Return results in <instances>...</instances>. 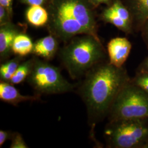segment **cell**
<instances>
[{
    "label": "cell",
    "instance_id": "30bf717a",
    "mask_svg": "<svg viewBox=\"0 0 148 148\" xmlns=\"http://www.w3.org/2000/svg\"><path fill=\"white\" fill-rule=\"evenodd\" d=\"M40 95H24L10 82L1 81L0 82V99L12 106H16L25 101H34L40 100Z\"/></svg>",
    "mask_w": 148,
    "mask_h": 148
},
{
    "label": "cell",
    "instance_id": "ac0fdd59",
    "mask_svg": "<svg viewBox=\"0 0 148 148\" xmlns=\"http://www.w3.org/2000/svg\"><path fill=\"white\" fill-rule=\"evenodd\" d=\"M11 148H28L21 134L18 132L13 133L11 137Z\"/></svg>",
    "mask_w": 148,
    "mask_h": 148
},
{
    "label": "cell",
    "instance_id": "8fae6325",
    "mask_svg": "<svg viewBox=\"0 0 148 148\" xmlns=\"http://www.w3.org/2000/svg\"><path fill=\"white\" fill-rule=\"evenodd\" d=\"M125 5L132 16L134 32H140L148 18V0H127Z\"/></svg>",
    "mask_w": 148,
    "mask_h": 148
},
{
    "label": "cell",
    "instance_id": "4fadbf2b",
    "mask_svg": "<svg viewBox=\"0 0 148 148\" xmlns=\"http://www.w3.org/2000/svg\"><path fill=\"white\" fill-rule=\"evenodd\" d=\"M27 21L34 27H41L48 21V13L41 5H32L26 14Z\"/></svg>",
    "mask_w": 148,
    "mask_h": 148
},
{
    "label": "cell",
    "instance_id": "7a4b0ae2",
    "mask_svg": "<svg viewBox=\"0 0 148 148\" xmlns=\"http://www.w3.org/2000/svg\"><path fill=\"white\" fill-rule=\"evenodd\" d=\"M95 8L90 0H49L47 23L51 34L64 42L79 35L100 40Z\"/></svg>",
    "mask_w": 148,
    "mask_h": 148
},
{
    "label": "cell",
    "instance_id": "cb8c5ba5",
    "mask_svg": "<svg viewBox=\"0 0 148 148\" xmlns=\"http://www.w3.org/2000/svg\"><path fill=\"white\" fill-rule=\"evenodd\" d=\"M0 5L4 7L8 11L9 13L12 16V3L9 0H0Z\"/></svg>",
    "mask_w": 148,
    "mask_h": 148
},
{
    "label": "cell",
    "instance_id": "5bb4252c",
    "mask_svg": "<svg viewBox=\"0 0 148 148\" xmlns=\"http://www.w3.org/2000/svg\"><path fill=\"white\" fill-rule=\"evenodd\" d=\"M34 44L32 40L24 33H21L16 36L12 47V53L16 56L25 57L32 53Z\"/></svg>",
    "mask_w": 148,
    "mask_h": 148
},
{
    "label": "cell",
    "instance_id": "5b68a950",
    "mask_svg": "<svg viewBox=\"0 0 148 148\" xmlns=\"http://www.w3.org/2000/svg\"><path fill=\"white\" fill-rule=\"evenodd\" d=\"M107 117L109 121L148 119V93L130 79L117 95Z\"/></svg>",
    "mask_w": 148,
    "mask_h": 148
},
{
    "label": "cell",
    "instance_id": "7402d4cb",
    "mask_svg": "<svg viewBox=\"0 0 148 148\" xmlns=\"http://www.w3.org/2000/svg\"><path fill=\"white\" fill-rule=\"evenodd\" d=\"M136 71L148 72V56L139 65Z\"/></svg>",
    "mask_w": 148,
    "mask_h": 148
},
{
    "label": "cell",
    "instance_id": "44dd1931",
    "mask_svg": "<svg viewBox=\"0 0 148 148\" xmlns=\"http://www.w3.org/2000/svg\"><path fill=\"white\" fill-rule=\"evenodd\" d=\"M140 32L143 41L148 48V18L144 24Z\"/></svg>",
    "mask_w": 148,
    "mask_h": 148
},
{
    "label": "cell",
    "instance_id": "2e32d148",
    "mask_svg": "<svg viewBox=\"0 0 148 148\" xmlns=\"http://www.w3.org/2000/svg\"><path fill=\"white\" fill-rule=\"evenodd\" d=\"M34 58L28 59L21 62L12 77L10 82L12 85H18L27 79L32 71Z\"/></svg>",
    "mask_w": 148,
    "mask_h": 148
},
{
    "label": "cell",
    "instance_id": "52a82bcc",
    "mask_svg": "<svg viewBox=\"0 0 148 148\" xmlns=\"http://www.w3.org/2000/svg\"><path fill=\"white\" fill-rule=\"evenodd\" d=\"M101 18L103 21L112 24L126 34H131L134 32L131 12L121 0H113L111 5L102 12Z\"/></svg>",
    "mask_w": 148,
    "mask_h": 148
},
{
    "label": "cell",
    "instance_id": "e0dca14e",
    "mask_svg": "<svg viewBox=\"0 0 148 148\" xmlns=\"http://www.w3.org/2000/svg\"><path fill=\"white\" fill-rule=\"evenodd\" d=\"M131 81L148 93V72L136 71L135 76Z\"/></svg>",
    "mask_w": 148,
    "mask_h": 148
},
{
    "label": "cell",
    "instance_id": "6da1fadb",
    "mask_svg": "<svg viewBox=\"0 0 148 148\" xmlns=\"http://www.w3.org/2000/svg\"><path fill=\"white\" fill-rule=\"evenodd\" d=\"M131 78L125 68L115 66L106 60L85 74L79 93L86 106L92 130L107 117L117 95Z\"/></svg>",
    "mask_w": 148,
    "mask_h": 148
},
{
    "label": "cell",
    "instance_id": "484cf974",
    "mask_svg": "<svg viewBox=\"0 0 148 148\" xmlns=\"http://www.w3.org/2000/svg\"><path fill=\"white\" fill-rule=\"evenodd\" d=\"M10 2H11V3H12V2H13V0H9Z\"/></svg>",
    "mask_w": 148,
    "mask_h": 148
},
{
    "label": "cell",
    "instance_id": "ffe728a7",
    "mask_svg": "<svg viewBox=\"0 0 148 148\" xmlns=\"http://www.w3.org/2000/svg\"><path fill=\"white\" fill-rule=\"evenodd\" d=\"M13 133L8 131H0V147H2V145L5 143L6 140L9 139H11Z\"/></svg>",
    "mask_w": 148,
    "mask_h": 148
},
{
    "label": "cell",
    "instance_id": "3957f363",
    "mask_svg": "<svg viewBox=\"0 0 148 148\" xmlns=\"http://www.w3.org/2000/svg\"><path fill=\"white\" fill-rule=\"evenodd\" d=\"M62 63L73 79H79L98 64L106 60L101 40L90 35L74 37L60 52Z\"/></svg>",
    "mask_w": 148,
    "mask_h": 148
},
{
    "label": "cell",
    "instance_id": "9c48e42d",
    "mask_svg": "<svg viewBox=\"0 0 148 148\" xmlns=\"http://www.w3.org/2000/svg\"><path fill=\"white\" fill-rule=\"evenodd\" d=\"M20 27L11 22L0 25V60L3 63L11 56L12 47L16 36L22 33Z\"/></svg>",
    "mask_w": 148,
    "mask_h": 148
},
{
    "label": "cell",
    "instance_id": "9a60e30c",
    "mask_svg": "<svg viewBox=\"0 0 148 148\" xmlns=\"http://www.w3.org/2000/svg\"><path fill=\"white\" fill-rule=\"evenodd\" d=\"M22 60V57L16 56L14 58L7 60L1 64L0 66L1 81L10 82Z\"/></svg>",
    "mask_w": 148,
    "mask_h": 148
},
{
    "label": "cell",
    "instance_id": "277c9868",
    "mask_svg": "<svg viewBox=\"0 0 148 148\" xmlns=\"http://www.w3.org/2000/svg\"><path fill=\"white\" fill-rule=\"evenodd\" d=\"M104 137L108 148H148V119L109 121Z\"/></svg>",
    "mask_w": 148,
    "mask_h": 148
},
{
    "label": "cell",
    "instance_id": "603a6c76",
    "mask_svg": "<svg viewBox=\"0 0 148 148\" xmlns=\"http://www.w3.org/2000/svg\"><path fill=\"white\" fill-rule=\"evenodd\" d=\"M90 3L94 5L95 7H97L101 4H106V5H111L113 0H90Z\"/></svg>",
    "mask_w": 148,
    "mask_h": 148
},
{
    "label": "cell",
    "instance_id": "d4e9b609",
    "mask_svg": "<svg viewBox=\"0 0 148 148\" xmlns=\"http://www.w3.org/2000/svg\"><path fill=\"white\" fill-rule=\"evenodd\" d=\"M23 3L29 5H42L46 0H21Z\"/></svg>",
    "mask_w": 148,
    "mask_h": 148
},
{
    "label": "cell",
    "instance_id": "7c38bea8",
    "mask_svg": "<svg viewBox=\"0 0 148 148\" xmlns=\"http://www.w3.org/2000/svg\"><path fill=\"white\" fill-rule=\"evenodd\" d=\"M57 38L52 35L43 37L34 44L32 53L46 60L53 58L58 50Z\"/></svg>",
    "mask_w": 148,
    "mask_h": 148
},
{
    "label": "cell",
    "instance_id": "ba28073f",
    "mask_svg": "<svg viewBox=\"0 0 148 148\" xmlns=\"http://www.w3.org/2000/svg\"><path fill=\"white\" fill-rule=\"evenodd\" d=\"M132 49V44L126 37H117L111 39L107 45L109 62L118 68L122 67Z\"/></svg>",
    "mask_w": 148,
    "mask_h": 148
},
{
    "label": "cell",
    "instance_id": "d6986e66",
    "mask_svg": "<svg viewBox=\"0 0 148 148\" xmlns=\"http://www.w3.org/2000/svg\"><path fill=\"white\" fill-rule=\"evenodd\" d=\"M12 16L5 8L0 5V25L11 22Z\"/></svg>",
    "mask_w": 148,
    "mask_h": 148
},
{
    "label": "cell",
    "instance_id": "8992f818",
    "mask_svg": "<svg viewBox=\"0 0 148 148\" xmlns=\"http://www.w3.org/2000/svg\"><path fill=\"white\" fill-rule=\"evenodd\" d=\"M28 83L38 94H61L72 91L75 88L61 74L60 70L46 60L34 57Z\"/></svg>",
    "mask_w": 148,
    "mask_h": 148
}]
</instances>
